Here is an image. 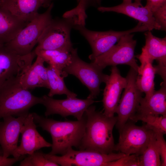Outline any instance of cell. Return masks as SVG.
Wrapping results in <instances>:
<instances>
[{
    "instance_id": "obj_30",
    "label": "cell",
    "mask_w": 166,
    "mask_h": 166,
    "mask_svg": "<svg viewBox=\"0 0 166 166\" xmlns=\"http://www.w3.org/2000/svg\"><path fill=\"white\" fill-rule=\"evenodd\" d=\"M148 125L153 130L156 134L160 149L161 166H166V143L164 138V134L158 129L149 125Z\"/></svg>"
},
{
    "instance_id": "obj_20",
    "label": "cell",
    "mask_w": 166,
    "mask_h": 166,
    "mask_svg": "<svg viewBox=\"0 0 166 166\" xmlns=\"http://www.w3.org/2000/svg\"><path fill=\"white\" fill-rule=\"evenodd\" d=\"M45 61L41 57L37 56L35 61L20 78L22 87L28 90L37 87H44L49 89L46 67Z\"/></svg>"
},
{
    "instance_id": "obj_33",
    "label": "cell",
    "mask_w": 166,
    "mask_h": 166,
    "mask_svg": "<svg viewBox=\"0 0 166 166\" xmlns=\"http://www.w3.org/2000/svg\"><path fill=\"white\" fill-rule=\"evenodd\" d=\"M166 3V0H147L145 6L152 13L160 6Z\"/></svg>"
},
{
    "instance_id": "obj_23",
    "label": "cell",
    "mask_w": 166,
    "mask_h": 166,
    "mask_svg": "<svg viewBox=\"0 0 166 166\" xmlns=\"http://www.w3.org/2000/svg\"><path fill=\"white\" fill-rule=\"evenodd\" d=\"M76 48L71 50L64 49L35 50L37 56L43 59L45 62L59 71L65 77L68 74L63 71L64 69L71 62Z\"/></svg>"
},
{
    "instance_id": "obj_25",
    "label": "cell",
    "mask_w": 166,
    "mask_h": 166,
    "mask_svg": "<svg viewBox=\"0 0 166 166\" xmlns=\"http://www.w3.org/2000/svg\"><path fill=\"white\" fill-rule=\"evenodd\" d=\"M49 92L48 96L53 97L55 95L65 94L67 97H76L77 94L66 87L64 80L65 77L56 69L49 65L46 67Z\"/></svg>"
},
{
    "instance_id": "obj_34",
    "label": "cell",
    "mask_w": 166,
    "mask_h": 166,
    "mask_svg": "<svg viewBox=\"0 0 166 166\" xmlns=\"http://www.w3.org/2000/svg\"><path fill=\"white\" fill-rule=\"evenodd\" d=\"M79 2L87 9L88 8L91 6L97 8L100 6L101 0H80Z\"/></svg>"
},
{
    "instance_id": "obj_5",
    "label": "cell",
    "mask_w": 166,
    "mask_h": 166,
    "mask_svg": "<svg viewBox=\"0 0 166 166\" xmlns=\"http://www.w3.org/2000/svg\"><path fill=\"white\" fill-rule=\"evenodd\" d=\"M133 37L132 34L123 36L117 44L106 52L95 57L91 63L102 70L109 66L126 65L138 73L139 66L134 55L136 41L134 39Z\"/></svg>"
},
{
    "instance_id": "obj_6",
    "label": "cell",
    "mask_w": 166,
    "mask_h": 166,
    "mask_svg": "<svg viewBox=\"0 0 166 166\" xmlns=\"http://www.w3.org/2000/svg\"><path fill=\"white\" fill-rule=\"evenodd\" d=\"M74 25L71 18H52L40 37L35 49H73L70 33Z\"/></svg>"
},
{
    "instance_id": "obj_32",
    "label": "cell",
    "mask_w": 166,
    "mask_h": 166,
    "mask_svg": "<svg viewBox=\"0 0 166 166\" xmlns=\"http://www.w3.org/2000/svg\"><path fill=\"white\" fill-rule=\"evenodd\" d=\"M25 156H22L18 158H5L2 155L1 148H0V166H11L16 162L22 160Z\"/></svg>"
},
{
    "instance_id": "obj_31",
    "label": "cell",
    "mask_w": 166,
    "mask_h": 166,
    "mask_svg": "<svg viewBox=\"0 0 166 166\" xmlns=\"http://www.w3.org/2000/svg\"><path fill=\"white\" fill-rule=\"evenodd\" d=\"M156 22L160 26V30H166V3L152 13Z\"/></svg>"
},
{
    "instance_id": "obj_16",
    "label": "cell",
    "mask_w": 166,
    "mask_h": 166,
    "mask_svg": "<svg viewBox=\"0 0 166 166\" xmlns=\"http://www.w3.org/2000/svg\"><path fill=\"white\" fill-rule=\"evenodd\" d=\"M103 102L104 114L109 117L114 116L121 94L127 84L126 79L122 77L116 66H112L111 73L105 83Z\"/></svg>"
},
{
    "instance_id": "obj_12",
    "label": "cell",
    "mask_w": 166,
    "mask_h": 166,
    "mask_svg": "<svg viewBox=\"0 0 166 166\" xmlns=\"http://www.w3.org/2000/svg\"><path fill=\"white\" fill-rule=\"evenodd\" d=\"M37 56L34 50L21 55L4 45H0V87L8 81L20 78Z\"/></svg>"
},
{
    "instance_id": "obj_28",
    "label": "cell",
    "mask_w": 166,
    "mask_h": 166,
    "mask_svg": "<svg viewBox=\"0 0 166 166\" xmlns=\"http://www.w3.org/2000/svg\"><path fill=\"white\" fill-rule=\"evenodd\" d=\"M20 166H58L59 165L47 159L44 153L39 150L28 155L21 161Z\"/></svg>"
},
{
    "instance_id": "obj_21",
    "label": "cell",
    "mask_w": 166,
    "mask_h": 166,
    "mask_svg": "<svg viewBox=\"0 0 166 166\" xmlns=\"http://www.w3.org/2000/svg\"><path fill=\"white\" fill-rule=\"evenodd\" d=\"M166 83L163 82L160 89L150 97L141 98L136 113L166 116Z\"/></svg>"
},
{
    "instance_id": "obj_29",
    "label": "cell",
    "mask_w": 166,
    "mask_h": 166,
    "mask_svg": "<svg viewBox=\"0 0 166 166\" xmlns=\"http://www.w3.org/2000/svg\"><path fill=\"white\" fill-rule=\"evenodd\" d=\"M106 166H142L140 155L132 154L106 164Z\"/></svg>"
},
{
    "instance_id": "obj_7",
    "label": "cell",
    "mask_w": 166,
    "mask_h": 166,
    "mask_svg": "<svg viewBox=\"0 0 166 166\" xmlns=\"http://www.w3.org/2000/svg\"><path fill=\"white\" fill-rule=\"evenodd\" d=\"M73 28L78 31L89 44L92 53L89 57L91 61L108 51L123 36L148 30L146 26L139 22L134 28L123 31H95L87 29L85 26L79 25H74Z\"/></svg>"
},
{
    "instance_id": "obj_24",
    "label": "cell",
    "mask_w": 166,
    "mask_h": 166,
    "mask_svg": "<svg viewBox=\"0 0 166 166\" xmlns=\"http://www.w3.org/2000/svg\"><path fill=\"white\" fill-rule=\"evenodd\" d=\"M156 70L152 63L145 62L139 66L136 83L140 91L145 94L144 98L148 99L155 90L154 79Z\"/></svg>"
},
{
    "instance_id": "obj_1",
    "label": "cell",
    "mask_w": 166,
    "mask_h": 166,
    "mask_svg": "<svg viewBox=\"0 0 166 166\" xmlns=\"http://www.w3.org/2000/svg\"><path fill=\"white\" fill-rule=\"evenodd\" d=\"M85 133L78 149L94 151L108 154L114 151L115 144L113 134L117 121V117H107L91 105L85 110Z\"/></svg>"
},
{
    "instance_id": "obj_8",
    "label": "cell",
    "mask_w": 166,
    "mask_h": 166,
    "mask_svg": "<svg viewBox=\"0 0 166 166\" xmlns=\"http://www.w3.org/2000/svg\"><path fill=\"white\" fill-rule=\"evenodd\" d=\"M102 71L91 62L88 63L82 60L78 55L77 49L71 62L63 70L66 74L73 75L78 79L89 90L90 94L87 98L93 99L99 94L101 84L105 83L109 77Z\"/></svg>"
},
{
    "instance_id": "obj_19",
    "label": "cell",
    "mask_w": 166,
    "mask_h": 166,
    "mask_svg": "<svg viewBox=\"0 0 166 166\" xmlns=\"http://www.w3.org/2000/svg\"><path fill=\"white\" fill-rule=\"evenodd\" d=\"M51 3L48 0H0V6L28 23L38 14L40 7H48Z\"/></svg>"
},
{
    "instance_id": "obj_18",
    "label": "cell",
    "mask_w": 166,
    "mask_h": 166,
    "mask_svg": "<svg viewBox=\"0 0 166 166\" xmlns=\"http://www.w3.org/2000/svg\"><path fill=\"white\" fill-rule=\"evenodd\" d=\"M97 10L102 12H114L126 15L138 21L146 26L149 31L160 30V26L156 22L151 10L146 6L132 0H123L121 4L111 7L100 6Z\"/></svg>"
},
{
    "instance_id": "obj_3",
    "label": "cell",
    "mask_w": 166,
    "mask_h": 166,
    "mask_svg": "<svg viewBox=\"0 0 166 166\" xmlns=\"http://www.w3.org/2000/svg\"><path fill=\"white\" fill-rule=\"evenodd\" d=\"M20 78L8 81L0 87V119L27 115L32 107L42 104L41 97L34 95L22 87Z\"/></svg>"
},
{
    "instance_id": "obj_35",
    "label": "cell",
    "mask_w": 166,
    "mask_h": 166,
    "mask_svg": "<svg viewBox=\"0 0 166 166\" xmlns=\"http://www.w3.org/2000/svg\"><path fill=\"white\" fill-rule=\"evenodd\" d=\"M134 0V2L140 5H141V2L142 0Z\"/></svg>"
},
{
    "instance_id": "obj_2",
    "label": "cell",
    "mask_w": 166,
    "mask_h": 166,
    "mask_svg": "<svg viewBox=\"0 0 166 166\" xmlns=\"http://www.w3.org/2000/svg\"><path fill=\"white\" fill-rule=\"evenodd\" d=\"M34 122L51 136L52 149L49 154H65L74 147L78 148L84 136L85 128L86 118L84 114L80 120L60 121L32 113Z\"/></svg>"
},
{
    "instance_id": "obj_13",
    "label": "cell",
    "mask_w": 166,
    "mask_h": 166,
    "mask_svg": "<svg viewBox=\"0 0 166 166\" xmlns=\"http://www.w3.org/2000/svg\"><path fill=\"white\" fill-rule=\"evenodd\" d=\"M41 98L42 104L46 108L45 113V117L57 114L64 118L73 116L78 120L82 118L86 109L96 102L93 99L87 98L82 99L76 97L58 100L44 95Z\"/></svg>"
},
{
    "instance_id": "obj_27",
    "label": "cell",
    "mask_w": 166,
    "mask_h": 166,
    "mask_svg": "<svg viewBox=\"0 0 166 166\" xmlns=\"http://www.w3.org/2000/svg\"><path fill=\"white\" fill-rule=\"evenodd\" d=\"M129 120L134 122L142 121L158 129L164 135L166 133V116L136 113Z\"/></svg>"
},
{
    "instance_id": "obj_22",
    "label": "cell",
    "mask_w": 166,
    "mask_h": 166,
    "mask_svg": "<svg viewBox=\"0 0 166 166\" xmlns=\"http://www.w3.org/2000/svg\"><path fill=\"white\" fill-rule=\"evenodd\" d=\"M28 23L0 6V45L12 40Z\"/></svg>"
},
{
    "instance_id": "obj_15",
    "label": "cell",
    "mask_w": 166,
    "mask_h": 166,
    "mask_svg": "<svg viewBox=\"0 0 166 166\" xmlns=\"http://www.w3.org/2000/svg\"><path fill=\"white\" fill-rule=\"evenodd\" d=\"M36 127L32 113H29L21 128V139L13 155L14 157L18 158L31 154L42 148L51 147L52 144L39 133Z\"/></svg>"
},
{
    "instance_id": "obj_26",
    "label": "cell",
    "mask_w": 166,
    "mask_h": 166,
    "mask_svg": "<svg viewBox=\"0 0 166 166\" xmlns=\"http://www.w3.org/2000/svg\"><path fill=\"white\" fill-rule=\"evenodd\" d=\"M153 131L146 149L140 155L142 166H161L159 144L155 133Z\"/></svg>"
},
{
    "instance_id": "obj_11",
    "label": "cell",
    "mask_w": 166,
    "mask_h": 166,
    "mask_svg": "<svg viewBox=\"0 0 166 166\" xmlns=\"http://www.w3.org/2000/svg\"><path fill=\"white\" fill-rule=\"evenodd\" d=\"M137 75V72L130 67L126 77V85L115 112L117 115L115 126L119 131L136 113L142 97L143 93L136 83Z\"/></svg>"
},
{
    "instance_id": "obj_17",
    "label": "cell",
    "mask_w": 166,
    "mask_h": 166,
    "mask_svg": "<svg viewBox=\"0 0 166 166\" xmlns=\"http://www.w3.org/2000/svg\"><path fill=\"white\" fill-rule=\"evenodd\" d=\"M28 114L17 118L7 116L0 121V145L2 155L5 158L13 156L18 147L21 128Z\"/></svg>"
},
{
    "instance_id": "obj_36",
    "label": "cell",
    "mask_w": 166,
    "mask_h": 166,
    "mask_svg": "<svg viewBox=\"0 0 166 166\" xmlns=\"http://www.w3.org/2000/svg\"><path fill=\"white\" fill-rule=\"evenodd\" d=\"M52 0H48V1H49V2H50V3H51V1ZM77 0V2H78L79 1H80V0Z\"/></svg>"
},
{
    "instance_id": "obj_4",
    "label": "cell",
    "mask_w": 166,
    "mask_h": 166,
    "mask_svg": "<svg viewBox=\"0 0 166 166\" xmlns=\"http://www.w3.org/2000/svg\"><path fill=\"white\" fill-rule=\"evenodd\" d=\"M53 6V3H51L45 11L38 14L12 40L4 45L21 55L31 53L52 19L51 12Z\"/></svg>"
},
{
    "instance_id": "obj_10",
    "label": "cell",
    "mask_w": 166,
    "mask_h": 166,
    "mask_svg": "<svg viewBox=\"0 0 166 166\" xmlns=\"http://www.w3.org/2000/svg\"><path fill=\"white\" fill-rule=\"evenodd\" d=\"M153 130L147 124L136 125L133 122H127L119 131L118 142L115 145L114 151L126 155H141L146 149Z\"/></svg>"
},
{
    "instance_id": "obj_9",
    "label": "cell",
    "mask_w": 166,
    "mask_h": 166,
    "mask_svg": "<svg viewBox=\"0 0 166 166\" xmlns=\"http://www.w3.org/2000/svg\"><path fill=\"white\" fill-rule=\"evenodd\" d=\"M48 160L62 166H106L107 163L117 160L126 155L119 152L108 154L88 150L69 149L61 156L44 153Z\"/></svg>"
},
{
    "instance_id": "obj_14",
    "label": "cell",
    "mask_w": 166,
    "mask_h": 166,
    "mask_svg": "<svg viewBox=\"0 0 166 166\" xmlns=\"http://www.w3.org/2000/svg\"><path fill=\"white\" fill-rule=\"evenodd\" d=\"M145 45L140 54L136 57L141 63L148 62L152 63L156 60L158 65L154 66L156 73L159 74L166 83V37L161 38L154 36L150 31L144 33Z\"/></svg>"
}]
</instances>
